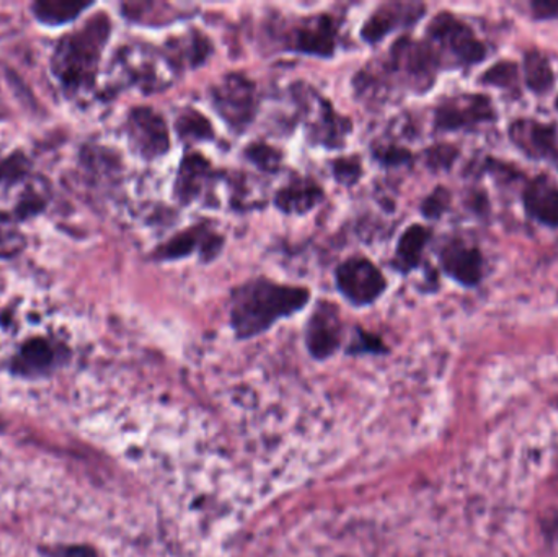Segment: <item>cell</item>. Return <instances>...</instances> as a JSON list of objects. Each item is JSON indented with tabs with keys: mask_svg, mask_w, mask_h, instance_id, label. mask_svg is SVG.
<instances>
[{
	"mask_svg": "<svg viewBox=\"0 0 558 557\" xmlns=\"http://www.w3.org/2000/svg\"><path fill=\"white\" fill-rule=\"evenodd\" d=\"M433 239V229L425 225H410L397 241L396 252H393L392 265L393 270L400 275H409L418 270L423 264V255L426 247Z\"/></svg>",
	"mask_w": 558,
	"mask_h": 557,
	"instance_id": "7402d4cb",
	"label": "cell"
},
{
	"mask_svg": "<svg viewBox=\"0 0 558 557\" xmlns=\"http://www.w3.org/2000/svg\"><path fill=\"white\" fill-rule=\"evenodd\" d=\"M341 337L343 320L340 307L328 300L318 301L305 324V346L308 352L314 359H328L340 349Z\"/></svg>",
	"mask_w": 558,
	"mask_h": 557,
	"instance_id": "2e32d148",
	"label": "cell"
},
{
	"mask_svg": "<svg viewBox=\"0 0 558 557\" xmlns=\"http://www.w3.org/2000/svg\"><path fill=\"white\" fill-rule=\"evenodd\" d=\"M374 156L386 167L409 166L413 160V154L410 153L407 147L397 146V144L377 147V149L374 150Z\"/></svg>",
	"mask_w": 558,
	"mask_h": 557,
	"instance_id": "d6a6232c",
	"label": "cell"
},
{
	"mask_svg": "<svg viewBox=\"0 0 558 557\" xmlns=\"http://www.w3.org/2000/svg\"><path fill=\"white\" fill-rule=\"evenodd\" d=\"M128 84L136 85L144 94H156L172 85L177 75L163 51H157L153 46H128L118 56Z\"/></svg>",
	"mask_w": 558,
	"mask_h": 557,
	"instance_id": "30bf717a",
	"label": "cell"
},
{
	"mask_svg": "<svg viewBox=\"0 0 558 557\" xmlns=\"http://www.w3.org/2000/svg\"><path fill=\"white\" fill-rule=\"evenodd\" d=\"M218 173L211 162L199 153H186L177 170L173 198L182 206H190L202 199L203 193L213 185Z\"/></svg>",
	"mask_w": 558,
	"mask_h": 557,
	"instance_id": "ac0fdd59",
	"label": "cell"
},
{
	"mask_svg": "<svg viewBox=\"0 0 558 557\" xmlns=\"http://www.w3.org/2000/svg\"><path fill=\"white\" fill-rule=\"evenodd\" d=\"M383 343L373 334L356 329V339L351 343V352H383Z\"/></svg>",
	"mask_w": 558,
	"mask_h": 557,
	"instance_id": "d590c367",
	"label": "cell"
},
{
	"mask_svg": "<svg viewBox=\"0 0 558 557\" xmlns=\"http://www.w3.org/2000/svg\"><path fill=\"white\" fill-rule=\"evenodd\" d=\"M468 206L478 218H487L492 211L490 198H488V193L485 190H474V192H471Z\"/></svg>",
	"mask_w": 558,
	"mask_h": 557,
	"instance_id": "8d00e7d4",
	"label": "cell"
},
{
	"mask_svg": "<svg viewBox=\"0 0 558 557\" xmlns=\"http://www.w3.org/2000/svg\"><path fill=\"white\" fill-rule=\"evenodd\" d=\"M107 12H97L77 29L65 33L56 43L51 72L68 97L90 92L97 84L98 69L111 36Z\"/></svg>",
	"mask_w": 558,
	"mask_h": 557,
	"instance_id": "3957f363",
	"label": "cell"
},
{
	"mask_svg": "<svg viewBox=\"0 0 558 557\" xmlns=\"http://www.w3.org/2000/svg\"><path fill=\"white\" fill-rule=\"evenodd\" d=\"M124 133L131 149L144 160H157L167 156L172 147L166 118L150 107L131 108L124 123Z\"/></svg>",
	"mask_w": 558,
	"mask_h": 557,
	"instance_id": "7c38bea8",
	"label": "cell"
},
{
	"mask_svg": "<svg viewBox=\"0 0 558 557\" xmlns=\"http://www.w3.org/2000/svg\"><path fill=\"white\" fill-rule=\"evenodd\" d=\"M521 205L531 221L558 229V182L549 173H537L521 190Z\"/></svg>",
	"mask_w": 558,
	"mask_h": 557,
	"instance_id": "e0dca14e",
	"label": "cell"
},
{
	"mask_svg": "<svg viewBox=\"0 0 558 557\" xmlns=\"http://www.w3.org/2000/svg\"><path fill=\"white\" fill-rule=\"evenodd\" d=\"M209 98L213 110L238 134L251 128L260 108L257 84L239 72L225 75L218 84L213 85Z\"/></svg>",
	"mask_w": 558,
	"mask_h": 557,
	"instance_id": "52a82bcc",
	"label": "cell"
},
{
	"mask_svg": "<svg viewBox=\"0 0 558 557\" xmlns=\"http://www.w3.org/2000/svg\"><path fill=\"white\" fill-rule=\"evenodd\" d=\"M68 355V349L48 337H32L16 350L12 372L20 376H41L51 372Z\"/></svg>",
	"mask_w": 558,
	"mask_h": 557,
	"instance_id": "d6986e66",
	"label": "cell"
},
{
	"mask_svg": "<svg viewBox=\"0 0 558 557\" xmlns=\"http://www.w3.org/2000/svg\"><path fill=\"white\" fill-rule=\"evenodd\" d=\"M341 22L331 13H317L282 26V48L315 58H333L340 41Z\"/></svg>",
	"mask_w": 558,
	"mask_h": 557,
	"instance_id": "ba28073f",
	"label": "cell"
},
{
	"mask_svg": "<svg viewBox=\"0 0 558 557\" xmlns=\"http://www.w3.org/2000/svg\"><path fill=\"white\" fill-rule=\"evenodd\" d=\"M292 97L301 111L308 143L325 149L347 146L348 137L353 133L350 118L338 113L324 95L304 82L292 85Z\"/></svg>",
	"mask_w": 558,
	"mask_h": 557,
	"instance_id": "5b68a950",
	"label": "cell"
},
{
	"mask_svg": "<svg viewBox=\"0 0 558 557\" xmlns=\"http://www.w3.org/2000/svg\"><path fill=\"white\" fill-rule=\"evenodd\" d=\"M452 193L446 186H436L420 205V213L428 221H439L451 209Z\"/></svg>",
	"mask_w": 558,
	"mask_h": 557,
	"instance_id": "f546056e",
	"label": "cell"
},
{
	"mask_svg": "<svg viewBox=\"0 0 558 557\" xmlns=\"http://www.w3.org/2000/svg\"><path fill=\"white\" fill-rule=\"evenodd\" d=\"M477 84L482 87L497 88L505 94L521 95V68L520 62L513 59H498L492 62L477 77Z\"/></svg>",
	"mask_w": 558,
	"mask_h": 557,
	"instance_id": "d4e9b609",
	"label": "cell"
},
{
	"mask_svg": "<svg viewBox=\"0 0 558 557\" xmlns=\"http://www.w3.org/2000/svg\"><path fill=\"white\" fill-rule=\"evenodd\" d=\"M335 284L351 306L366 307L386 293L389 281L373 261L353 255L335 268Z\"/></svg>",
	"mask_w": 558,
	"mask_h": 557,
	"instance_id": "9c48e42d",
	"label": "cell"
},
{
	"mask_svg": "<svg viewBox=\"0 0 558 557\" xmlns=\"http://www.w3.org/2000/svg\"><path fill=\"white\" fill-rule=\"evenodd\" d=\"M144 10H149L146 15H136L130 19L131 22L141 23V25L160 26L169 23L180 22L186 19V10H180L179 7L166 2H141Z\"/></svg>",
	"mask_w": 558,
	"mask_h": 557,
	"instance_id": "4316f807",
	"label": "cell"
},
{
	"mask_svg": "<svg viewBox=\"0 0 558 557\" xmlns=\"http://www.w3.org/2000/svg\"><path fill=\"white\" fill-rule=\"evenodd\" d=\"M325 192L312 177L294 175L275 193L274 203L284 215L302 216L324 202Z\"/></svg>",
	"mask_w": 558,
	"mask_h": 557,
	"instance_id": "44dd1931",
	"label": "cell"
},
{
	"mask_svg": "<svg viewBox=\"0 0 558 557\" xmlns=\"http://www.w3.org/2000/svg\"><path fill=\"white\" fill-rule=\"evenodd\" d=\"M46 208V199L43 198L41 193L36 190H26L25 195L20 198L19 205L15 206V215L20 219L33 218L39 215Z\"/></svg>",
	"mask_w": 558,
	"mask_h": 557,
	"instance_id": "836d02e7",
	"label": "cell"
},
{
	"mask_svg": "<svg viewBox=\"0 0 558 557\" xmlns=\"http://www.w3.org/2000/svg\"><path fill=\"white\" fill-rule=\"evenodd\" d=\"M311 298L307 287L252 278L232 290L229 323L239 340H248L268 332L279 320L301 313Z\"/></svg>",
	"mask_w": 558,
	"mask_h": 557,
	"instance_id": "7a4b0ae2",
	"label": "cell"
},
{
	"mask_svg": "<svg viewBox=\"0 0 558 557\" xmlns=\"http://www.w3.org/2000/svg\"><path fill=\"white\" fill-rule=\"evenodd\" d=\"M213 43L208 36L192 28L183 35L173 36L166 43L163 55L169 59L177 72L199 68L213 55Z\"/></svg>",
	"mask_w": 558,
	"mask_h": 557,
	"instance_id": "ffe728a7",
	"label": "cell"
},
{
	"mask_svg": "<svg viewBox=\"0 0 558 557\" xmlns=\"http://www.w3.org/2000/svg\"><path fill=\"white\" fill-rule=\"evenodd\" d=\"M438 264L442 274L459 287L474 290L485 278V255L478 245L462 235H448L438 247Z\"/></svg>",
	"mask_w": 558,
	"mask_h": 557,
	"instance_id": "4fadbf2b",
	"label": "cell"
},
{
	"mask_svg": "<svg viewBox=\"0 0 558 557\" xmlns=\"http://www.w3.org/2000/svg\"><path fill=\"white\" fill-rule=\"evenodd\" d=\"M423 39L438 56L442 71H469L484 64L490 56L487 43L474 26L449 10H441L429 20Z\"/></svg>",
	"mask_w": 558,
	"mask_h": 557,
	"instance_id": "277c9868",
	"label": "cell"
},
{
	"mask_svg": "<svg viewBox=\"0 0 558 557\" xmlns=\"http://www.w3.org/2000/svg\"><path fill=\"white\" fill-rule=\"evenodd\" d=\"M500 118L494 97L484 92H462L449 95L436 105L433 126L439 133L477 131L495 124Z\"/></svg>",
	"mask_w": 558,
	"mask_h": 557,
	"instance_id": "8992f818",
	"label": "cell"
},
{
	"mask_svg": "<svg viewBox=\"0 0 558 557\" xmlns=\"http://www.w3.org/2000/svg\"><path fill=\"white\" fill-rule=\"evenodd\" d=\"M461 156V149L451 143H438L436 146L429 147L425 153L426 166L432 169L433 172H439V170L452 169L458 157Z\"/></svg>",
	"mask_w": 558,
	"mask_h": 557,
	"instance_id": "1f68e13d",
	"label": "cell"
},
{
	"mask_svg": "<svg viewBox=\"0 0 558 557\" xmlns=\"http://www.w3.org/2000/svg\"><path fill=\"white\" fill-rule=\"evenodd\" d=\"M175 133L183 143H208L216 137L211 121L195 108H185L175 120Z\"/></svg>",
	"mask_w": 558,
	"mask_h": 557,
	"instance_id": "484cf974",
	"label": "cell"
},
{
	"mask_svg": "<svg viewBox=\"0 0 558 557\" xmlns=\"http://www.w3.org/2000/svg\"><path fill=\"white\" fill-rule=\"evenodd\" d=\"M426 3L386 2L380 3L361 26L360 36L367 45H379L397 29L412 28L425 19Z\"/></svg>",
	"mask_w": 558,
	"mask_h": 557,
	"instance_id": "9a60e30c",
	"label": "cell"
},
{
	"mask_svg": "<svg viewBox=\"0 0 558 557\" xmlns=\"http://www.w3.org/2000/svg\"><path fill=\"white\" fill-rule=\"evenodd\" d=\"M225 244V235L211 221H198L160 244L153 257L159 262H170L199 254L205 264H211L221 255Z\"/></svg>",
	"mask_w": 558,
	"mask_h": 557,
	"instance_id": "5bb4252c",
	"label": "cell"
},
{
	"mask_svg": "<svg viewBox=\"0 0 558 557\" xmlns=\"http://www.w3.org/2000/svg\"><path fill=\"white\" fill-rule=\"evenodd\" d=\"M94 7L92 2H72V0H39L32 3V13L36 22L46 26H61L77 20L85 10Z\"/></svg>",
	"mask_w": 558,
	"mask_h": 557,
	"instance_id": "cb8c5ba5",
	"label": "cell"
},
{
	"mask_svg": "<svg viewBox=\"0 0 558 557\" xmlns=\"http://www.w3.org/2000/svg\"><path fill=\"white\" fill-rule=\"evenodd\" d=\"M511 146L533 162L558 167V124L536 117H517L508 123Z\"/></svg>",
	"mask_w": 558,
	"mask_h": 557,
	"instance_id": "8fae6325",
	"label": "cell"
},
{
	"mask_svg": "<svg viewBox=\"0 0 558 557\" xmlns=\"http://www.w3.org/2000/svg\"><path fill=\"white\" fill-rule=\"evenodd\" d=\"M29 170H32V162L22 150H15V153L2 157L0 159V186L16 185L29 175Z\"/></svg>",
	"mask_w": 558,
	"mask_h": 557,
	"instance_id": "f1b7e54d",
	"label": "cell"
},
{
	"mask_svg": "<svg viewBox=\"0 0 558 557\" xmlns=\"http://www.w3.org/2000/svg\"><path fill=\"white\" fill-rule=\"evenodd\" d=\"M331 173L340 185L353 186L363 179L364 169L360 156L338 157L331 162Z\"/></svg>",
	"mask_w": 558,
	"mask_h": 557,
	"instance_id": "4dcf8cb0",
	"label": "cell"
},
{
	"mask_svg": "<svg viewBox=\"0 0 558 557\" xmlns=\"http://www.w3.org/2000/svg\"><path fill=\"white\" fill-rule=\"evenodd\" d=\"M245 157L257 167L260 172L278 173L282 166V153L270 144L255 141L245 147Z\"/></svg>",
	"mask_w": 558,
	"mask_h": 557,
	"instance_id": "83f0119b",
	"label": "cell"
},
{
	"mask_svg": "<svg viewBox=\"0 0 558 557\" xmlns=\"http://www.w3.org/2000/svg\"><path fill=\"white\" fill-rule=\"evenodd\" d=\"M521 82L534 97H547L557 85L556 69L549 55L539 48H530L521 59Z\"/></svg>",
	"mask_w": 558,
	"mask_h": 557,
	"instance_id": "603a6c76",
	"label": "cell"
},
{
	"mask_svg": "<svg viewBox=\"0 0 558 557\" xmlns=\"http://www.w3.org/2000/svg\"><path fill=\"white\" fill-rule=\"evenodd\" d=\"M379 69L369 68L354 77V88L366 100L390 94L393 87L410 94L425 95L435 87L442 72L441 62L432 46L423 38L400 36L389 49Z\"/></svg>",
	"mask_w": 558,
	"mask_h": 557,
	"instance_id": "6da1fadb",
	"label": "cell"
},
{
	"mask_svg": "<svg viewBox=\"0 0 558 557\" xmlns=\"http://www.w3.org/2000/svg\"><path fill=\"white\" fill-rule=\"evenodd\" d=\"M527 13L537 23L557 22L558 0H531L527 3Z\"/></svg>",
	"mask_w": 558,
	"mask_h": 557,
	"instance_id": "e575fe53",
	"label": "cell"
}]
</instances>
